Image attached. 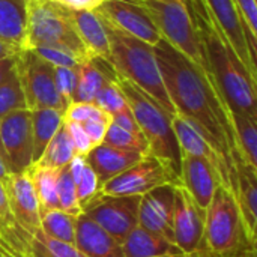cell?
Wrapping results in <instances>:
<instances>
[{"instance_id":"obj_22","label":"cell","mask_w":257,"mask_h":257,"mask_svg":"<svg viewBox=\"0 0 257 257\" xmlns=\"http://www.w3.org/2000/svg\"><path fill=\"white\" fill-rule=\"evenodd\" d=\"M123 257H181L184 253L169 238L145 230L140 226L133 229L122 242Z\"/></svg>"},{"instance_id":"obj_26","label":"cell","mask_w":257,"mask_h":257,"mask_svg":"<svg viewBox=\"0 0 257 257\" xmlns=\"http://www.w3.org/2000/svg\"><path fill=\"white\" fill-rule=\"evenodd\" d=\"M62 170V169H60ZM59 169L41 166L38 163H33L27 170V175L32 181L41 214L53 209H59L57 205V181L60 175Z\"/></svg>"},{"instance_id":"obj_49","label":"cell","mask_w":257,"mask_h":257,"mask_svg":"<svg viewBox=\"0 0 257 257\" xmlns=\"http://www.w3.org/2000/svg\"><path fill=\"white\" fill-rule=\"evenodd\" d=\"M0 152L3 154V148H2V142H0ZM3 157H5V154H3Z\"/></svg>"},{"instance_id":"obj_32","label":"cell","mask_w":257,"mask_h":257,"mask_svg":"<svg viewBox=\"0 0 257 257\" xmlns=\"http://www.w3.org/2000/svg\"><path fill=\"white\" fill-rule=\"evenodd\" d=\"M102 143H107L110 146L125 149V151L148 154V143L142 134H136V133H131L128 130H123L113 122L108 125V130L105 133Z\"/></svg>"},{"instance_id":"obj_40","label":"cell","mask_w":257,"mask_h":257,"mask_svg":"<svg viewBox=\"0 0 257 257\" xmlns=\"http://www.w3.org/2000/svg\"><path fill=\"white\" fill-rule=\"evenodd\" d=\"M63 126L65 130L68 131V136L74 145V149L77 152V155H81V157H86L92 149V143L83 128L81 123H77V122H69V120H63Z\"/></svg>"},{"instance_id":"obj_25","label":"cell","mask_w":257,"mask_h":257,"mask_svg":"<svg viewBox=\"0 0 257 257\" xmlns=\"http://www.w3.org/2000/svg\"><path fill=\"white\" fill-rule=\"evenodd\" d=\"M29 0H0V39L26 50Z\"/></svg>"},{"instance_id":"obj_27","label":"cell","mask_w":257,"mask_h":257,"mask_svg":"<svg viewBox=\"0 0 257 257\" xmlns=\"http://www.w3.org/2000/svg\"><path fill=\"white\" fill-rule=\"evenodd\" d=\"M32 137H33V163L44 154L45 148L63 123V111L54 108L32 110Z\"/></svg>"},{"instance_id":"obj_41","label":"cell","mask_w":257,"mask_h":257,"mask_svg":"<svg viewBox=\"0 0 257 257\" xmlns=\"http://www.w3.org/2000/svg\"><path fill=\"white\" fill-rule=\"evenodd\" d=\"M110 123H111V116L92 119V120H87V122L81 123L93 148L104 142V137H105V133H107Z\"/></svg>"},{"instance_id":"obj_21","label":"cell","mask_w":257,"mask_h":257,"mask_svg":"<svg viewBox=\"0 0 257 257\" xmlns=\"http://www.w3.org/2000/svg\"><path fill=\"white\" fill-rule=\"evenodd\" d=\"M143 155L145 154L125 151L107 143H101L86 155V161L96 173L99 184L104 185L110 179L119 176L131 166H134Z\"/></svg>"},{"instance_id":"obj_23","label":"cell","mask_w":257,"mask_h":257,"mask_svg":"<svg viewBox=\"0 0 257 257\" xmlns=\"http://www.w3.org/2000/svg\"><path fill=\"white\" fill-rule=\"evenodd\" d=\"M72 23L75 30L90 57H102L108 60L110 42L104 21L96 11H77L71 9Z\"/></svg>"},{"instance_id":"obj_47","label":"cell","mask_w":257,"mask_h":257,"mask_svg":"<svg viewBox=\"0 0 257 257\" xmlns=\"http://www.w3.org/2000/svg\"><path fill=\"white\" fill-rule=\"evenodd\" d=\"M241 257H256V248H248L244 251V254Z\"/></svg>"},{"instance_id":"obj_44","label":"cell","mask_w":257,"mask_h":257,"mask_svg":"<svg viewBox=\"0 0 257 257\" xmlns=\"http://www.w3.org/2000/svg\"><path fill=\"white\" fill-rule=\"evenodd\" d=\"M17 57H18V54L0 60V83L14 71V68H15V65H17Z\"/></svg>"},{"instance_id":"obj_50","label":"cell","mask_w":257,"mask_h":257,"mask_svg":"<svg viewBox=\"0 0 257 257\" xmlns=\"http://www.w3.org/2000/svg\"><path fill=\"white\" fill-rule=\"evenodd\" d=\"M0 257H2V256H0Z\"/></svg>"},{"instance_id":"obj_29","label":"cell","mask_w":257,"mask_h":257,"mask_svg":"<svg viewBox=\"0 0 257 257\" xmlns=\"http://www.w3.org/2000/svg\"><path fill=\"white\" fill-rule=\"evenodd\" d=\"M77 217L60 209H53L41 214V230L45 236L75 245Z\"/></svg>"},{"instance_id":"obj_28","label":"cell","mask_w":257,"mask_h":257,"mask_svg":"<svg viewBox=\"0 0 257 257\" xmlns=\"http://www.w3.org/2000/svg\"><path fill=\"white\" fill-rule=\"evenodd\" d=\"M236 154L248 166L257 169V119L230 111Z\"/></svg>"},{"instance_id":"obj_11","label":"cell","mask_w":257,"mask_h":257,"mask_svg":"<svg viewBox=\"0 0 257 257\" xmlns=\"http://www.w3.org/2000/svg\"><path fill=\"white\" fill-rule=\"evenodd\" d=\"M173 241L184 254H196L205 250V211L194 202L181 182L173 184Z\"/></svg>"},{"instance_id":"obj_46","label":"cell","mask_w":257,"mask_h":257,"mask_svg":"<svg viewBox=\"0 0 257 257\" xmlns=\"http://www.w3.org/2000/svg\"><path fill=\"white\" fill-rule=\"evenodd\" d=\"M11 175H12V172H11V169H9L8 163H6V160H5L3 154L0 152V181L3 182V185H5V182L9 179V176H11Z\"/></svg>"},{"instance_id":"obj_34","label":"cell","mask_w":257,"mask_h":257,"mask_svg":"<svg viewBox=\"0 0 257 257\" xmlns=\"http://www.w3.org/2000/svg\"><path fill=\"white\" fill-rule=\"evenodd\" d=\"M93 104L110 116L130 110L126 98L123 96V93L120 92V89L116 86L114 81H110L99 89V92L93 99Z\"/></svg>"},{"instance_id":"obj_43","label":"cell","mask_w":257,"mask_h":257,"mask_svg":"<svg viewBox=\"0 0 257 257\" xmlns=\"http://www.w3.org/2000/svg\"><path fill=\"white\" fill-rule=\"evenodd\" d=\"M69 9H77V11H95L98 9L104 2L107 0H54Z\"/></svg>"},{"instance_id":"obj_15","label":"cell","mask_w":257,"mask_h":257,"mask_svg":"<svg viewBox=\"0 0 257 257\" xmlns=\"http://www.w3.org/2000/svg\"><path fill=\"white\" fill-rule=\"evenodd\" d=\"M5 190L17 227L30 239L41 230V209L27 172L12 173L5 182Z\"/></svg>"},{"instance_id":"obj_6","label":"cell","mask_w":257,"mask_h":257,"mask_svg":"<svg viewBox=\"0 0 257 257\" xmlns=\"http://www.w3.org/2000/svg\"><path fill=\"white\" fill-rule=\"evenodd\" d=\"M205 250L212 257H241L256 248L247 242L244 224L233 194L218 185L205 209Z\"/></svg>"},{"instance_id":"obj_5","label":"cell","mask_w":257,"mask_h":257,"mask_svg":"<svg viewBox=\"0 0 257 257\" xmlns=\"http://www.w3.org/2000/svg\"><path fill=\"white\" fill-rule=\"evenodd\" d=\"M54 47L80 60L90 59L72 23L71 9L54 0H29L26 50Z\"/></svg>"},{"instance_id":"obj_36","label":"cell","mask_w":257,"mask_h":257,"mask_svg":"<svg viewBox=\"0 0 257 257\" xmlns=\"http://www.w3.org/2000/svg\"><path fill=\"white\" fill-rule=\"evenodd\" d=\"M77 68H63V66H54V80H56V87L66 104V107L74 102V93L77 89Z\"/></svg>"},{"instance_id":"obj_42","label":"cell","mask_w":257,"mask_h":257,"mask_svg":"<svg viewBox=\"0 0 257 257\" xmlns=\"http://www.w3.org/2000/svg\"><path fill=\"white\" fill-rule=\"evenodd\" d=\"M111 122L116 123L117 126L123 128V130H128V131L136 133V134H142L140 130H139V125H137V122L134 119V114H133L131 108L126 110V111H123V113H119V114L111 116Z\"/></svg>"},{"instance_id":"obj_18","label":"cell","mask_w":257,"mask_h":257,"mask_svg":"<svg viewBox=\"0 0 257 257\" xmlns=\"http://www.w3.org/2000/svg\"><path fill=\"white\" fill-rule=\"evenodd\" d=\"M173 185L155 188L140 197L139 226L145 230L163 235L173 241Z\"/></svg>"},{"instance_id":"obj_9","label":"cell","mask_w":257,"mask_h":257,"mask_svg":"<svg viewBox=\"0 0 257 257\" xmlns=\"http://www.w3.org/2000/svg\"><path fill=\"white\" fill-rule=\"evenodd\" d=\"M179 182L172 169L151 154H145L134 166L101 185V194L110 197H142L146 193Z\"/></svg>"},{"instance_id":"obj_45","label":"cell","mask_w":257,"mask_h":257,"mask_svg":"<svg viewBox=\"0 0 257 257\" xmlns=\"http://www.w3.org/2000/svg\"><path fill=\"white\" fill-rule=\"evenodd\" d=\"M23 51V48L17 47V45H12V44H8L5 41L0 39V60L2 59H6V57H12V56H17Z\"/></svg>"},{"instance_id":"obj_39","label":"cell","mask_w":257,"mask_h":257,"mask_svg":"<svg viewBox=\"0 0 257 257\" xmlns=\"http://www.w3.org/2000/svg\"><path fill=\"white\" fill-rule=\"evenodd\" d=\"M238 12L247 29V36L251 47L256 50L257 45V5L256 0H235Z\"/></svg>"},{"instance_id":"obj_2","label":"cell","mask_w":257,"mask_h":257,"mask_svg":"<svg viewBox=\"0 0 257 257\" xmlns=\"http://www.w3.org/2000/svg\"><path fill=\"white\" fill-rule=\"evenodd\" d=\"M202 51L229 111L257 119V78L238 57L205 0H185Z\"/></svg>"},{"instance_id":"obj_1","label":"cell","mask_w":257,"mask_h":257,"mask_svg":"<svg viewBox=\"0 0 257 257\" xmlns=\"http://www.w3.org/2000/svg\"><path fill=\"white\" fill-rule=\"evenodd\" d=\"M154 50L176 114L188 119L206 136L233 173L236 149L230 111L212 75L164 39Z\"/></svg>"},{"instance_id":"obj_19","label":"cell","mask_w":257,"mask_h":257,"mask_svg":"<svg viewBox=\"0 0 257 257\" xmlns=\"http://www.w3.org/2000/svg\"><path fill=\"white\" fill-rule=\"evenodd\" d=\"M179 182L203 211L208 208L215 188L220 185L214 167L205 160L188 154H181Z\"/></svg>"},{"instance_id":"obj_17","label":"cell","mask_w":257,"mask_h":257,"mask_svg":"<svg viewBox=\"0 0 257 257\" xmlns=\"http://www.w3.org/2000/svg\"><path fill=\"white\" fill-rule=\"evenodd\" d=\"M233 197L236 200L247 242L256 247L257 233V169L233 154Z\"/></svg>"},{"instance_id":"obj_16","label":"cell","mask_w":257,"mask_h":257,"mask_svg":"<svg viewBox=\"0 0 257 257\" xmlns=\"http://www.w3.org/2000/svg\"><path fill=\"white\" fill-rule=\"evenodd\" d=\"M205 3L208 5L211 14L214 15V18L226 33L227 39L230 41L241 62L257 78V51L251 47L248 41L247 29L238 12L235 0H205Z\"/></svg>"},{"instance_id":"obj_14","label":"cell","mask_w":257,"mask_h":257,"mask_svg":"<svg viewBox=\"0 0 257 257\" xmlns=\"http://www.w3.org/2000/svg\"><path fill=\"white\" fill-rule=\"evenodd\" d=\"M172 125H173V131H175L181 154L194 155L209 163L217 172L220 185L227 188L232 193L233 191V173L226 164L224 158L214 148V145L206 139V136L194 123H191L188 119L179 114H175L172 117Z\"/></svg>"},{"instance_id":"obj_38","label":"cell","mask_w":257,"mask_h":257,"mask_svg":"<svg viewBox=\"0 0 257 257\" xmlns=\"http://www.w3.org/2000/svg\"><path fill=\"white\" fill-rule=\"evenodd\" d=\"M33 51L41 59L48 62L51 66L78 68L83 63V60H80L74 54H71L65 50H60V48H54V47H38V48H33Z\"/></svg>"},{"instance_id":"obj_35","label":"cell","mask_w":257,"mask_h":257,"mask_svg":"<svg viewBox=\"0 0 257 257\" xmlns=\"http://www.w3.org/2000/svg\"><path fill=\"white\" fill-rule=\"evenodd\" d=\"M75 190H77L78 202L81 205V211L87 203H90L93 199H96L101 194V184L98 181L96 173L89 164H86L81 176L75 182Z\"/></svg>"},{"instance_id":"obj_13","label":"cell","mask_w":257,"mask_h":257,"mask_svg":"<svg viewBox=\"0 0 257 257\" xmlns=\"http://www.w3.org/2000/svg\"><path fill=\"white\" fill-rule=\"evenodd\" d=\"M95 11L110 26L143 42L157 45L163 39L149 14L134 0H107Z\"/></svg>"},{"instance_id":"obj_48","label":"cell","mask_w":257,"mask_h":257,"mask_svg":"<svg viewBox=\"0 0 257 257\" xmlns=\"http://www.w3.org/2000/svg\"><path fill=\"white\" fill-rule=\"evenodd\" d=\"M181 257H211L206 251H200V253H196V254H184Z\"/></svg>"},{"instance_id":"obj_33","label":"cell","mask_w":257,"mask_h":257,"mask_svg":"<svg viewBox=\"0 0 257 257\" xmlns=\"http://www.w3.org/2000/svg\"><path fill=\"white\" fill-rule=\"evenodd\" d=\"M57 205L59 209L78 217L80 214H83L81 211V205L78 202L77 197V190H75V184L71 178V173L68 170V167L60 170L59 175V181H57Z\"/></svg>"},{"instance_id":"obj_37","label":"cell","mask_w":257,"mask_h":257,"mask_svg":"<svg viewBox=\"0 0 257 257\" xmlns=\"http://www.w3.org/2000/svg\"><path fill=\"white\" fill-rule=\"evenodd\" d=\"M107 116H110V114L102 111L93 102H71L63 113V120L84 123L87 120L107 117Z\"/></svg>"},{"instance_id":"obj_12","label":"cell","mask_w":257,"mask_h":257,"mask_svg":"<svg viewBox=\"0 0 257 257\" xmlns=\"http://www.w3.org/2000/svg\"><path fill=\"white\" fill-rule=\"evenodd\" d=\"M0 142L12 173H21L33 164L30 110H17L0 119Z\"/></svg>"},{"instance_id":"obj_7","label":"cell","mask_w":257,"mask_h":257,"mask_svg":"<svg viewBox=\"0 0 257 257\" xmlns=\"http://www.w3.org/2000/svg\"><path fill=\"white\" fill-rule=\"evenodd\" d=\"M155 23L161 38L208 71L185 0H134Z\"/></svg>"},{"instance_id":"obj_30","label":"cell","mask_w":257,"mask_h":257,"mask_svg":"<svg viewBox=\"0 0 257 257\" xmlns=\"http://www.w3.org/2000/svg\"><path fill=\"white\" fill-rule=\"evenodd\" d=\"M75 155H77V152L74 149V145L68 136V131L65 130V126L62 123L60 130L54 134V137L51 139V142L48 143L44 154L41 155V158L36 163L41 166H47V167L60 170V169H65Z\"/></svg>"},{"instance_id":"obj_3","label":"cell","mask_w":257,"mask_h":257,"mask_svg":"<svg viewBox=\"0 0 257 257\" xmlns=\"http://www.w3.org/2000/svg\"><path fill=\"white\" fill-rule=\"evenodd\" d=\"M104 26L110 42L108 62L114 68L116 74L136 84L152 99H155L167 113L175 116L176 111L167 95L154 45L126 35L105 21Z\"/></svg>"},{"instance_id":"obj_24","label":"cell","mask_w":257,"mask_h":257,"mask_svg":"<svg viewBox=\"0 0 257 257\" xmlns=\"http://www.w3.org/2000/svg\"><path fill=\"white\" fill-rule=\"evenodd\" d=\"M77 89L74 93V102H93L99 89L114 81L117 74L111 63L102 57H90L77 68Z\"/></svg>"},{"instance_id":"obj_8","label":"cell","mask_w":257,"mask_h":257,"mask_svg":"<svg viewBox=\"0 0 257 257\" xmlns=\"http://www.w3.org/2000/svg\"><path fill=\"white\" fill-rule=\"evenodd\" d=\"M15 69L21 81L27 110L54 108L65 113L66 104L56 87L54 66L41 59L33 50H23L17 57Z\"/></svg>"},{"instance_id":"obj_10","label":"cell","mask_w":257,"mask_h":257,"mask_svg":"<svg viewBox=\"0 0 257 257\" xmlns=\"http://www.w3.org/2000/svg\"><path fill=\"white\" fill-rule=\"evenodd\" d=\"M140 197H110L99 194L83 208V214L117 242H123L133 229L139 226Z\"/></svg>"},{"instance_id":"obj_31","label":"cell","mask_w":257,"mask_h":257,"mask_svg":"<svg viewBox=\"0 0 257 257\" xmlns=\"http://www.w3.org/2000/svg\"><path fill=\"white\" fill-rule=\"evenodd\" d=\"M24 108H27L24 92L21 87L18 72L14 68V71L0 83V119L12 111Z\"/></svg>"},{"instance_id":"obj_20","label":"cell","mask_w":257,"mask_h":257,"mask_svg":"<svg viewBox=\"0 0 257 257\" xmlns=\"http://www.w3.org/2000/svg\"><path fill=\"white\" fill-rule=\"evenodd\" d=\"M75 247L86 257H123L122 244L86 214L77 217Z\"/></svg>"},{"instance_id":"obj_4","label":"cell","mask_w":257,"mask_h":257,"mask_svg":"<svg viewBox=\"0 0 257 257\" xmlns=\"http://www.w3.org/2000/svg\"><path fill=\"white\" fill-rule=\"evenodd\" d=\"M128 101L142 136L148 143V154L166 163L179 178L181 175V149L173 131L172 114L167 113L155 99L139 89L131 81L117 75L114 80Z\"/></svg>"}]
</instances>
